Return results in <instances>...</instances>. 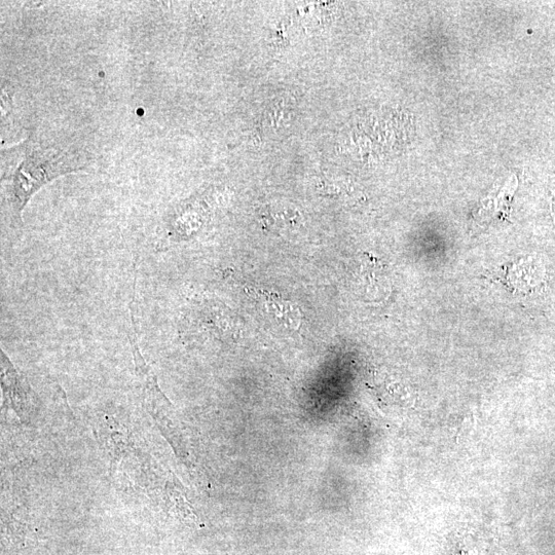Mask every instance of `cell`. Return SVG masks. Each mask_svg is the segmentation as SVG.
Returning <instances> with one entry per match:
<instances>
[{
	"instance_id": "cell-1",
	"label": "cell",
	"mask_w": 555,
	"mask_h": 555,
	"mask_svg": "<svg viewBox=\"0 0 555 555\" xmlns=\"http://www.w3.org/2000/svg\"><path fill=\"white\" fill-rule=\"evenodd\" d=\"M21 147V160L11 177V203L18 217L31 197L45 184L60 175L87 168V165L72 159L70 153L56 147L42 148L30 141Z\"/></svg>"
}]
</instances>
